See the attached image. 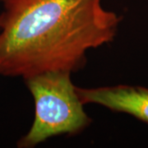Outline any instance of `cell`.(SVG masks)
<instances>
[{"instance_id": "7a4b0ae2", "label": "cell", "mask_w": 148, "mask_h": 148, "mask_svg": "<svg viewBox=\"0 0 148 148\" xmlns=\"http://www.w3.org/2000/svg\"><path fill=\"white\" fill-rule=\"evenodd\" d=\"M71 73L53 71L25 79L35 101V119L17 143L18 147H34L61 134L75 135L90 125L91 119L76 92Z\"/></svg>"}, {"instance_id": "6da1fadb", "label": "cell", "mask_w": 148, "mask_h": 148, "mask_svg": "<svg viewBox=\"0 0 148 148\" xmlns=\"http://www.w3.org/2000/svg\"><path fill=\"white\" fill-rule=\"evenodd\" d=\"M0 75L77 72L89 49L112 42L122 16L102 0H0Z\"/></svg>"}, {"instance_id": "3957f363", "label": "cell", "mask_w": 148, "mask_h": 148, "mask_svg": "<svg viewBox=\"0 0 148 148\" xmlns=\"http://www.w3.org/2000/svg\"><path fill=\"white\" fill-rule=\"evenodd\" d=\"M76 92L83 105L96 104L114 112L124 113L148 124V88L118 85L80 88Z\"/></svg>"}]
</instances>
